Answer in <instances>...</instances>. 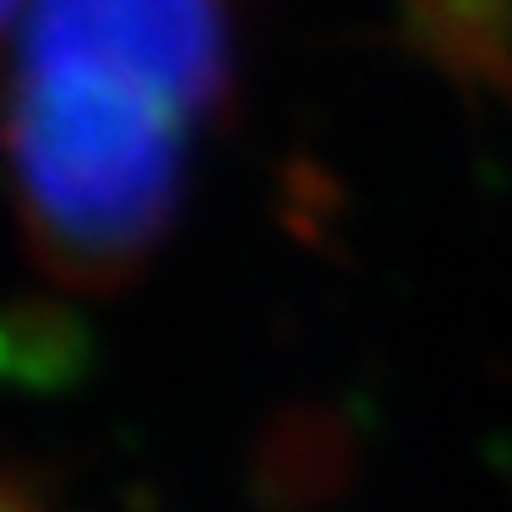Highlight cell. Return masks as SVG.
Returning a JSON list of instances; mask_svg holds the SVG:
<instances>
[{
    "instance_id": "cell-1",
    "label": "cell",
    "mask_w": 512,
    "mask_h": 512,
    "mask_svg": "<svg viewBox=\"0 0 512 512\" xmlns=\"http://www.w3.org/2000/svg\"><path fill=\"white\" fill-rule=\"evenodd\" d=\"M11 158L44 267L126 278L175 224L191 153L229 93L224 0H22Z\"/></svg>"
}]
</instances>
